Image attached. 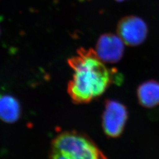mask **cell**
<instances>
[{"label": "cell", "instance_id": "cell-3", "mask_svg": "<svg viewBox=\"0 0 159 159\" xmlns=\"http://www.w3.org/2000/svg\"><path fill=\"white\" fill-rule=\"evenodd\" d=\"M127 117V110L122 103L113 100H107L102 116L105 134L112 138L120 136L123 131Z\"/></svg>", "mask_w": 159, "mask_h": 159}, {"label": "cell", "instance_id": "cell-9", "mask_svg": "<svg viewBox=\"0 0 159 159\" xmlns=\"http://www.w3.org/2000/svg\"><path fill=\"white\" fill-rule=\"evenodd\" d=\"M0 34H1V29H0Z\"/></svg>", "mask_w": 159, "mask_h": 159}, {"label": "cell", "instance_id": "cell-7", "mask_svg": "<svg viewBox=\"0 0 159 159\" xmlns=\"http://www.w3.org/2000/svg\"><path fill=\"white\" fill-rule=\"evenodd\" d=\"M21 107L16 98L10 95H0V119L12 123L20 118Z\"/></svg>", "mask_w": 159, "mask_h": 159}, {"label": "cell", "instance_id": "cell-5", "mask_svg": "<svg viewBox=\"0 0 159 159\" xmlns=\"http://www.w3.org/2000/svg\"><path fill=\"white\" fill-rule=\"evenodd\" d=\"M125 43L118 35L106 33L97 40L95 51L104 63L119 62L123 56Z\"/></svg>", "mask_w": 159, "mask_h": 159}, {"label": "cell", "instance_id": "cell-2", "mask_svg": "<svg viewBox=\"0 0 159 159\" xmlns=\"http://www.w3.org/2000/svg\"><path fill=\"white\" fill-rule=\"evenodd\" d=\"M52 159H99L106 157L91 139L76 131H65L52 141Z\"/></svg>", "mask_w": 159, "mask_h": 159}, {"label": "cell", "instance_id": "cell-6", "mask_svg": "<svg viewBox=\"0 0 159 159\" xmlns=\"http://www.w3.org/2000/svg\"><path fill=\"white\" fill-rule=\"evenodd\" d=\"M137 98L140 104L144 107L152 108L159 105V83L148 80L139 85Z\"/></svg>", "mask_w": 159, "mask_h": 159}, {"label": "cell", "instance_id": "cell-1", "mask_svg": "<svg viewBox=\"0 0 159 159\" xmlns=\"http://www.w3.org/2000/svg\"><path fill=\"white\" fill-rule=\"evenodd\" d=\"M68 63L73 73L67 91L75 103L90 102L102 96L113 83H119L116 72L108 69L92 48H80Z\"/></svg>", "mask_w": 159, "mask_h": 159}, {"label": "cell", "instance_id": "cell-8", "mask_svg": "<svg viewBox=\"0 0 159 159\" xmlns=\"http://www.w3.org/2000/svg\"><path fill=\"white\" fill-rule=\"evenodd\" d=\"M116 1H117L118 2H122V1H125V0H116Z\"/></svg>", "mask_w": 159, "mask_h": 159}, {"label": "cell", "instance_id": "cell-4", "mask_svg": "<svg viewBox=\"0 0 159 159\" xmlns=\"http://www.w3.org/2000/svg\"><path fill=\"white\" fill-rule=\"evenodd\" d=\"M117 35L125 44L129 46L140 45L147 38L148 25L142 18L135 16L123 17L117 27Z\"/></svg>", "mask_w": 159, "mask_h": 159}]
</instances>
